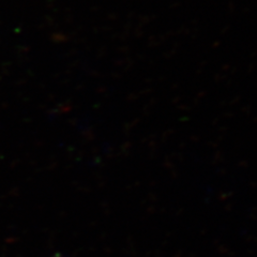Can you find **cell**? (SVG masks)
<instances>
[{
    "label": "cell",
    "mask_w": 257,
    "mask_h": 257,
    "mask_svg": "<svg viewBox=\"0 0 257 257\" xmlns=\"http://www.w3.org/2000/svg\"><path fill=\"white\" fill-rule=\"evenodd\" d=\"M51 257H64L61 253H56V254H54L53 256H51Z\"/></svg>",
    "instance_id": "1"
}]
</instances>
